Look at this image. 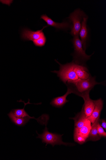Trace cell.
<instances>
[{
  "label": "cell",
  "mask_w": 106,
  "mask_h": 160,
  "mask_svg": "<svg viewBox=\"0 0 106 160\" xmlns=\"http://www.w3.org/2000/svg\"><path fill=\"white\" fill-rule=\"evenodd\" d=\"M90 91H88L80 94L79 96L83 98L84 104L83 107L84 112L88 118L92 114L95 108L94 100L90 99L89 93Z\"/></svg>",
  "instance_id": "cell-6"
},
{
  "label": "cell",
  "mask_w": 106,
  "mask_h": 160,
  "mask_svg": "<svg viewBox=\"0 0 106 160\" xmlns=\"http://www.w3.org/2000/svg\"><path fill=\"white\" fill-rule=\"evenodd\" d=\"M8 115L12 121L16 125L20 126L25 124L28 122L30 118L28 117L22 118L17 117L15 116L12 111H11Z\"/></svg>",
  "instance_id": "cell-16"
},
{
  "label": "cell",
  "mask_w": 106,
  "mask_h": 160,
  "mask_svg": "<svg viewBox=\"0 0 106 160\" xmlns=\"http://www.w3.org/2000/svg\"><path fill=\"white\" fill-rule=\"evenodd\" d=\"M71 119L74 121L75 127L79 129L82 127L88 120L83 108L81 111L76 115L75 118Z\"/></svg>",
  "instance_id": "cell-13"
},
{
  "label": "cell",
  "mask_w": 106,
  "mask_h": 160,
  "mask_svg": "<svg viewBox=\"0 0 106 160\" xmlns=\"http://www.w3.org/2000/svg\"><path fill=\"white\" fill-rule=\"evenodd\" d=\"M74 139L75 142L80 144H82L86 141V140L80 134L79 129L76 127L74 130Z\"/></svg>",
  "instance_id": "cell-18"
},
{
  "label": "cell",
  "mask_w": 106,
  "mask_h": 160,
  "mask_svg": "<svg viewBox=\"0 0 106 160\" xmlns=\"http://www.w3.org/2000/svg\"><path fill=\"white\" fill-rule=\"evenodd\" d=\"M46 42L47 38L44 34L39 39L33 41L34 45L39 47H42L44 46Z\"/></svg>",
  "instance_id": "cell-19"
},
{
  "label": "cell",
  "mask_w": 106,
  "mask_h": 160,
  "mask_svg": "<svg viewBox=\"0 0 106 160\" xmlns=\"http://www.w3.org/2000/svg\"><path fill=\"white\" fill-rule=\"evenodd\" d=\"M37 133L38 135L37 138L41 139L42 142L46 143L47 145L50 144L54 147L55 145H64L67 146L72 144L63 142L62 138L63 135H59L49 132L47 125L42 134L40 135L37 132Z\"/></svg>",
  "instance_id": "cell-4"
},
{
  "label": "cell",
  "mask_w": 106,
  "mask_h": 160,
  "mask_svg": "<svg viewBox=\"0 0 106 160\" xmlns=\"http://www.w3.org/2000/svg\"><path fill=\"white\" fill-rule=\"evenodd\" d=\"M72 42L74 49L73 62L75 64L85 66V63L90 59L92 55H88L85 53L79 36L74 37Z\"/></svg>",
  "instance_id": "cell-3"
},
{
  "label": "cell",
  "mask_w": 106,
  "mask_h": 160,
  "mask_svg": "<svg viewBox=\"0 0 106 160\" xmlns=\"http://www.w3.org/2000/svg\"><path fill=\"white\" fill-rule=\"evenodd\" d=\"M67 87V91L66 93L63 96L53 99L51 102L52 105L56 108H60L63 107L69 101L67 99V97L69 94L73 93V92L70 87L68 86Z\"/></svg>",
  "instance_id": "cell-10"
},
{
  "label": "cell",
  "mask_w": 106,
  "mask_h": 160,
  "mask_svg": "<svg viewBox=\"0 0 106 160\" xmlns=\"http://www.w3.org/2000/svg\"><path fill=\"white\" fill-rule=\"evenodd\" d=\"M55 61L60 65L59 71L54 70L51 72L57 74V76L63 83L66 84L69 81L76 80L79 79L74 69L75 63L73 62L63 65L57 60Z\"/></svg>",
  "instance_id": "cell-2"
},
{
  "label": "cell",
  "mask_w": 106,
  "mask_h": 160,
  "mask_svg": "<svg viewBox=\"0 0 106 160\" xmlns=\"http://www.w3.org/2000/svg\"><path fill=\"white\" fill-rule=\"evenodd\" d=\"M88 17L83 18L79 34L81 38L82 47L85 51L86 48L87 41L88 37V30L87 26Z\"/></svg>",
  "instance_id": "cell-11"
},
{
  "label": "cell",
  "mask_w": 106,
  "mask_h": 160,
  "mask_svg": "<svg viewBox=\"0 0 106 160\" xmlns=\"http://www.w3.org/2000/svg\"><path fill=\"white\" fill-rule=\"evenodd\" d=\"M100 122H99L97 124V129L98 130V133L100 137H104L106 138V133L104 131V130L103 128L102 127L100 124Z\"/></svg>",
  "instance_id": "cell-20"
},
{
  "label": "cell",
  "mask_w": 106,
  "mask_h": 160,
  "mask_svg": "<svg viewBox=\"0 0 106 160\" xmlns=\"http://www.w3.org/2000/svg\"><path fill=\"white\" fill-rule=\"evenodd\" d=\"M40 18L46 22L48 26L53 27L58 30H67L68 28H71L72 27V25L70 23L67 22L62 23L56 22L48 17L46 14H43L41 16Z\"/></svg>",
  "instance_id": "cell-8"
},
{
  "label": "cell",
  "mask_w": 106,
  "mask_h": 160,
  "mask_svg": "<svg viewBox=\"0 0 106 160\" xmlns=\"http://www.w3.org/2000/svg\"><path fill=\"white\" fill-rule=\"evenodd\" d=\"M95 108L91 115L87 118L92 124L100 117V114L103 106V101L100 98L97 100H94Z\"/></svg>",
  "instance_id": "cell-9"
},
{
  "label": "cell",
  "mask_w": 106,
  "mask_h": 160,
  "mask_svg": "<svg viewBox=\"0 0 106 160\" xmlns=\"http://www.w3.org/2000/svg\"><path fill=\"white\" fill-rule=\"evenodd\" d=\"M100 117H99L92 125L91 129L90 130L87 141H96L100 140L101 137L99 135L97 129L98 123L100 121Z\"/></svg>",
  "instance_id": "cell-14"
},
{
  "label": "cell",
  "mask_w": 106,
  "mask_h": 160,
  "mask_svg": "<svg viewBox=\"0 0 106 160\" xmlns=\"http://www.w3.org/2000/svg\"><path fill=\"white\" fill-rule=\"evenodd\" d=\"M48 27V25L44 26L41 30L36 31H33L27 28H23L21 32V38L24 41H33L37 39L44 34L43 32L44 29Z\"/></svg>",
  "instance_id": "cell-7"
},
{
  "label": "cell",
  "mask_w": 106,
  "mask_h": 160,
  "mask_svg": "<svg viewBox=\"0 0 106 160\" xmlns=\"http://www.w3.org/2000/svg\"><path fill=\"white\" fill-rule=\"evenodd\" d=\"M29 101L27 103H25L23 101H22V100H21L20 101H18V102H23L25 104L24 107L22 109H16L13 110L12 111L13 112V114L15 116H16V117H20L22 118H25L26 117H28L31 119H34L36 120L37 121H38V119H35L34 117L32 118L30 117V116L28 115V114L26 112L25 110V106L28 104H31L29 102L30 100L28 99Z\"/></svg>",
  "instance_id": "cell-15"
},
{
  "label": "cell",
  "mask_w": 106,
  "mask_h": 160,
  "mask_svg": "<svg viewBox=\"0 0 106 160\" xmlns=\"http://www.w3.org/2000/svg\"><path fill=\"white\" fill-rule=\"evenodd\" d=\"M100 124L102 127L104 128L105 131L106 130V122L104 119L100 120Z\"/></svg>",
  "instance_id": "cell-21"
},
{
  "label": "cell",
  "mask_w": 106,
  "mask_h": 160,
  "mask_svg": "<svg viewBox=\"0 0 106 160\" xmlns=\"http://www.w3.org/2000/svg\"><path fill=\"white\" fill-rule=\"evenodd\" d=\"M104 83L97 82L95 77L91 76L85 80L79 79L76 80L69 81L66 85L72 90L73 94L79 96L81 93L91 90L96 85Z\"/></svg>",
  "instance_id": "cell-1"
},
{
  "label": "cell",
  "mask_w": 106,
  "mask_h": 160,
  "mask_svg": "<svg viewBox=\"0 0 106 160\" xmlns=\"http://www.w3.org/2000/svg\"><path fill=\"white\" fill-rule=\"evenodd\" d=\"M91 123L88 120L84 125L79 129V132L80 135L87 140L91 129Z\"/></svg>",
  "instance_id": "cell-17"
},
{
  "label": "cell",
  "mask_w": 106,
  "mask_h": 160,
  "mask_svg": "<svg viewBox=\"0 0 106 160\" xmlns=\"http://www.w3.org/2000/svg\"><path fill=\"white\" fill-rule=\"evenodd\" d=\"M74 69L79 79L85 80L92 76L88 68L85 66L75 63Z\"/></svg>",
  "instance_id": "cell-12"
},
{
  "label": "cell",
  "mask_w": 106,
  "mask_h": 160,
  "mask_svg": "<svg viewBox=\"0 0 106 160\" xmlns=\"http://www.w3.org/2000/svg\"><path fill=\"white\" fill-rule=\"evenodd\" d=\"M86 17L85 13L80 9L75 10L68 18L72 23L70 34L73 37L79 36L81 26V21Z\"/></svg>",
  "instance_id": "cell-5"
}]
</instances>
